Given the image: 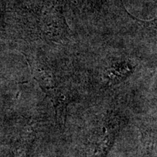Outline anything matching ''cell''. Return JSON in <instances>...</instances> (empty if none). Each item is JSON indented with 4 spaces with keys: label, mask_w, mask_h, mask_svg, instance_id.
<instances>
[{
    "label": "cell",
    "mask_w": 157,
    "mask_h": 157,
    "mask_svg": "<svg viewBox=\"0 0 157 157\" xmlns=\"http://www.w3.org/2000/svg\"><path fill=\"white\" fill-rule=\"evenodd\" d=\"M125 118L120 114L111 113L105 117L101 137L96 142L93 157H106L121 129L126 125Z\"/></svg>",
    "instance_id": "cell-1"
}]
</instances>
